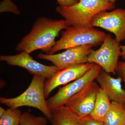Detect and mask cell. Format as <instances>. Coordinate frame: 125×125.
I'll return each mask as SVG.
<instances>
[{
  "label": "cell",
  "instance_id": "obj_17",
  "mask_svg": "<svg viewBox=\"0 0 125 125\" xmlns=\"http://www.w3.org/2000/svg\"><path fill=\"white\" fill-rule=\"evenodd\" d=\"M47 119L46 117L35 116L30 113L25 112L22 114L19 125H47Z\"/></svg>",
  "mask_w": 125,
  "mask_h": 125
},
{
  "label": "cell",
  "instance_id": "obj_20",
  "mask_svg": "<svg viewBox=\"0 0 125 125\" xmlns=\"http://www.w3.org/2000/svg\"><path fill=\"white\" fill-rule=\"evenodd\" d=\"M80 0H56L60 6H69L75 4Z\"/></svg>",
  "mask_w": 125,
  "mask_h": 125
},
{
  "label": "cell",
  "instance_id": "obj_15",
  "mask_svg": "<svg viewBox=\"0 0 125 125\" xmlns=\"http://www.w3.org/2000/svg\"><path fill=\"white\" fill-rule=\"evenodd\" d=\"M104 125H125L124 105L112 101L111 106L103 121Z\"/></svg>",
  "mask_w": 125,
  "mask_h": 125
},
{
  "label": "cell",
  "instance_id": "obj_12",
  "mask_svg": "<svg viewBox=\"0 0 125 125\" xmlns=\"http://www.w3.org/2000/svg\"><path fill=\"white\" fill-rule=\"evenodd\" d=\"M95 80L111 101L125 104V90L122 87L120 78L112 77L109 73L102 69Z\"/></svg>",
  "mask_w": 125,
  "mask_h": 125
},
{
  "label": "cell",
  "instance_id": "obj_19",
  "mask_svg": "<svg viewBox=\"0 0 125 125\" xmlns=\"http://www.w3.org/2000/svg\"><path fill=\"white\" fill-rule=\"evenodd\" d=\"M83 125H104L103 122L94 120L90 116L81 118Z\"/></svg>",
  "mask_w": 125,
  "mask_h": 125
},
{
  "label": "cell",
  "instance_id": "obj_18",
  "mask_svg": "<svg viewBox=\"0 0 125 125\" xmlns=\"http://www.w3.org/2000/svg\"><path fill=\"white\" fill-rule=\"evenodd\" d=\"M116 73L125 84V62L118 61Z\"/></svg>",
  "mask_w": 125,
  "mask_h": 125
},
{
  "label": "cell",
  "instance_id": "obj_16",
  "mask_svg": "<svg viewBox=\"0 0 125 125\" xmlns=\"http://www.w3.org/2000/svg\"><path fill=\"white\" fill-rule=\"evenodd\" d=\"M22 113L20 109L9 108L0 118V125H19Z\"/></svg>",
  "mask_w": 125,
  "mask_h": 125
},
{
  "label": "cell",
  "instance_id": "obj_7",
  "mask_svg": "<svg viewBox=\"0 0 125 125\" xmlns=\"http://www.w3.org/2000/svg\"><path fill=\"white\" fill-rule=\"evenodd\" d=\"M91 45H82L70 48L61 53L38 55L39 59L51 62L58 71L75 65L88 62V57L94 50Z\"/></svg>",
  "mask_w": 125,
  "mask_h": 125
},
{
  "label": "cell",
  "instance_id": "obj_5",
  "mask_svg": "<svg viewBox=\"0 0 125 125\" xmlns=\"http://www.w3.org/2000/svg\"><path fill=\"white\" fill-rule=\"evenodd\" d=\"M120 43L110 34H106L101 47L89 54L88 62L98 65L106 72L115 75L121 55Z\"/></svg>",
  "mask_w": 125,
  "mask_h": 125
},
{
  "label": "cell",
  "instance_id": "obj_2",
  "mask_svg": "<svg viewBox=\"0 0 125 125\" xmlns=\"http://www.w3.org/2000/svg\"><path fill=\"white\" fill-rule=\"evenodd\" d=\"M115 8V4L108 0H80L70 6H59L56 10L69 26L91 27L92 20L97 15Z\"/></svg>",
  "mask_w": 125,
  "mask_h": 125
},
{
  "label": "cell",
  "instance_id": "obj_23",
  "mask_svg": "<svg viewBox=\"0 0 125 125\" xmlns=\"http://www.w3.org/2000/svg\"><path fill=\"white\" fill-rule=\"evenodd\" d=\"M109 2L111 3H113V4H115V2L117 0H108Z\"/></svg>",
  "mask_w": 125,
  "mask_h": 125
},
{
  "label": "cell",
  "instance_id": "obj_6",
  "mask_svg": "<svg viewBox=\"0 0 125 125\" xmlns=\"http://www.w3.org/2000/svg\"><path fill=\"white\" fill-rule=\"evenodd\" d=\"M102 69L101 66L94 64L83 76L60 89L55 95L47 100L48 106L51 112L65 106L72 97L95 80Z\"/></svg>",
  "mask_w": 125,
  "mask_h": 125
},
{
  "label": "cell",
  "instance_id": "obj_24",
  "mask_svg": "<svg viewBox=\"0 0 125 125\" xmlns=\"http://www.w3.org/2000/svg\"><path fill=\"white\" fill-rule=\"evenodd\" d=\"M124 107H125V104H124Z\"/></svg>",
  "mask_w": 125,
  "mask_h": 125
},
{
  "label": "cell",
  "instance_id": "obj_14",
  "mask_svg": "<svg viewBox=\"0 0 125 125\" xmlns=\"http://www.w3.org/2000/svg\"><path fill=\"white\" fill-rule=\"evenodd\" d=\"M111 104L112 101L106 92L100 88L97 93L94 107L90 117L103 122L105 117L111 108Z\"/></svg>",
  "mask_w": 125,
  "mask_h": 125
},
{
  "label": "cell",
  "instance_id": "obj_1",
  "mask_svg": "<svg viewBox=\"0 0 125 125\" xmlns=\"http://www.w3.org/2000/svg\"><path fill=\"white\" fill-rule=\"evenodd\" d=\"M69 26L65 20L40 17L36 21L29 33L18 43L16 50L29 54L41 50L48 54L55 44V39L60 31Z\"/></svg>",
  "mask_w": 125,
  "mask_h": 125
},
{
  "label": "cell",
  "instance_id": "obj_13",
  "mask_svg": "<svg viewBox=\"0 0 125 125\" xmlns=\"http://www.w3.org/2000/svg\"><path fill=\"white\" fill-rule=\"evenodd\" d=\"M50 121L52 125H83L81 118L65 106L52 111Z\"/></svg>",
  "mask_w": 125,
  "mask_h": 125
},
{
  "label": "cell",
  "instance_id": "obj_21",
  "mask_svg": "<svg viewBox=\"0 0 125 125\" xmlns=\"http://www.w3.org/2000/svg\"><path fill=\"white\" fill-rule=\"evenodd\" d=\"M121 48V56L125 61V45H120Z\"/></svg>",
  "mask_w": 125,
  "mask_h": 125
},
{
  "label": "cell",
  "instance_id": "obj_4",
  "mask_svg": "<svg viewBox=\"0 0 125 125\" xmlns=\"http://www.w3.org/2000/svg\"><path fill=\"white\" fill-rule=\"evenodd\" d=\"M106 35L104 32L93 27L69 26L62 31L61 38L56 42L48 55L82 45L97 46L102 45Z\"/></svg>",
  "mask_w": 125,
  "mask_h": 125
},
{
  "label": "cell",
  "instance_id": "obj_3",
  "mask_svg": "<svg viewBox=\"0 0 125 125\" xmlns=\"http://www.w3.org/2000/svg\"><path fill=\"white\" fill-rule=\"evenodd\" d=\"M45 79L40 75H33L29 86L23 93L13 98L1 97L0 102L11 109H17L22 106L35 108L40 110L50 120L52 112L48 106L45 96Z\"/></svg>",
  "mask_w": 125,
  "mask_h": 125
},
{
  "label": "cell",
  "instance_id": "obj_8",
  "mask_svg": "<svg viewBox=\"0 0 125 125\" xmlns=\"http://www.w3.org/2000/svg\"><path fill=\"white\" fill-rule=\"evenodd\" d=\"M99 88L98 84L93 81L72 97L65 106L80 118L90 116Z\"/></svg>",
  "mask_w": 125,
  "mask_h": 125
},
{
  "label": "cell",
  "instance_id": "obj_11",
  "mask_svg": "<svg viewBox=\"0 0 125 125\" xmlns=\"http://www.w3.org/2000/svg\"><path fill=\"white\" fill-rule=\"evenodd\" d=\"M94 64L87 62L58 71L51 78L45 81L44 92L46 98L57 87L68 84L83 76L93 67Z\"/></svg>",
  "mask_w": 125,
  "mask_h": 125
},
{
  "label": "cell",
  "instance_id": "obj_9",
  "mask_svg": "<svg viewBox=\"0 0 125 125\" xmlns=\"http://www.w3.org/2000/svg\"><path fill=\"white\" fill-rule=\"evenodd\" d=\"M102 11L94 18L91 27H99L114 34L119 42L125 40V9Z\"/></svg>",
  "mask_w": 125,
  "mask_h": 125
},
{
  "label": "cell",
  "instance_id": "obj_22",
  "mask_svg": "<svg viewBox=\"0 0 125 125\" xmlns=\"http://www.w3.org/2000/svg\"><path fill=\"white\" fill-rule=\"evenodd\" d=\"M6 111V110H5L3 108L0 107V118L4 115Z\"/></svg>",
  "mask_w": 125,
  "mask_h": 125
},
{
  "label": "cell",
  "instance_id": "obj_10",
  "mask_svg": "<svg viewBox=\"0 0 125 125\" xmlns=\"http://www.w3.org/2000/svg\"><path fill=\"white\" fill-rule=\"evenodd\" d=\"M0 60L10 65L22 67L30 73L43 76L47 79L51 78L58 71L55 66L46 65L38 62L25 51L14 55H1Z\"/></svg>",
  "mask_w": 125,
  "mask_h": 125
}]
</instances>
